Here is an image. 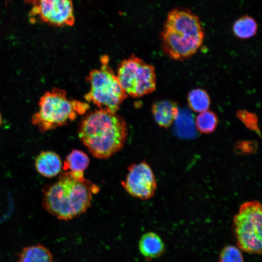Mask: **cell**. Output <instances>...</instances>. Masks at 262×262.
Here are the masks:
<instances>
[{"label":"cell","instance_id":"6da1fadb","mask_svg":"<svg viewBox=\"0 0 262 262\" xmlns=\"http://www.w3.org/2000/svg\"><path fill=\"white\" fill-rule=\"evenodd\" d=\"M98 186L84 177V172L66 171L45 191L44 208L59 219L69 220L84 213L91 206Z\"/></svg>","mask_w":262,"mask_h":262},{"label":"cell","instance_id":"7a4b0ae2","mask_svg":"<svg viewBox=\"0 0 262 262\" xmlns=\"http://www.w3.org/2000/svg\"><path fill=\"white\" fill-rule=\"evenodd\" d=\"M128 131L124 119L116 113L99 109L81 121L78 136L95 157L108 159L124 146Z\"/></svg>","mask_w":262,"mask_h":262},{"label":"cell","instance_id":"3957f363","mask_svg":"<svg viewBox=\"0 0 262 262\" xmlns=\"http://www.w3.org/2000/svg\"><path fill=\"white\" fill-rule=\"evenodd\" d=\"M160 36L164 54L173 60L182 61L197 52L205 32L196 14L187 8H175L168 13Z\"/></svg>","mask_w":262,"mask_h":262},{"label":"cell","instance_id":"277c9868","mask_svg":"<svg viewBox=\"0 0 262 262\" xmlns=\"http://www.w3.org/2000/svg\"><path fill=\"white\" fill-rule=\"evenodd\" d=\"M39 109L32 116V123L41 132L64 126L83 115L89 106L81 101L70 99L66 91L57 87L46 92L40 98Z\"/></svg>","mask_w":262,"mask_h":262},{"label":"cell","instance_id":"5b68a950","mask_svg":"<svg viewBox=\"0 0 262 262\" xmlns=\"http://www.w3.org/2000/svg\"><path fill=\"white\" fill-rule=\"evenodd\" d=\"M101 63L100 67L91 70L87 77L90 89L84 98L99 109L116 113L128 96L109 66L107 57H103Z\"/></svg>","mask_w":262,"mask_h":262},{"label":"cell","instance_id":"8992f818","mask_svg":"<svg viewBox=\"0 0 262 262\" xmlns=\"http://www.w3.org/2000/svg\"><path fill=\"white\" fill-rule=\"evenodd\" d=\"M262 206L257 201L243 203L233 219V228L237 245L245 252L262 253Z\"/></svg>","mask_w":262,"mask_h":262},{"label":"cell","instance_id":"52a82bcc","mask_svg":"<svg viewBox=\"0 0 262 262\" xmlns=\"http://www.w3.org/2000/svg\"><path fill=\"white\" fill-rule=\"evenodd\" d=\"M116 75L127 96L140 97L156 89V76L154 66L134 55L119 64Z\"/></svg>","mask_w":262,"mask_h":262},{"label":"cell","instance_id":"ba28073f","mask_svg":"<svg viewBox=\"0 0 262 262\" xmlns=\"http://www.w3.org/2000/svg\"><path fill=\"white\" fill-rule=\"evenodd\" d=\"M30 13L33 21L38 18L56 26H72L75 17L72 0H34Z\"/></svg>","mask_w":262,"mask_h":262},{"label":"cell","instance_id":"9c48e42d","mask_svg":"<svg viewBox=\"0 0 262 262\" xmlns=\"http://www.w3.org/2000/svg\"><path fill=\"white\" fill-rule=\"evenodd\" d=\"M121 184L126 191L133 197L147 200L152 197L157 184L153 171L146 161L132 164Z\"/></svg>","mask_w":262,"mask_h":262},{"label":"cell","instance_id":"30bf717a","mask_svg":"<svg viewBox=\"0 0 262 262\" xmlns=\"http://www.w3.org/2000/svg\"><path fill=\"white\" fill-rule=\"evenodd\" d=\"M151 112L156 123L164 129L170 127L179 114L177 103L169 99L154 102L152 106Z\"/></svg>","mask_w":262,"mask_h":262},{"label":"cell","instance_id":"8fae6325","mask_svg":"<svg viewBox=\"0 0 262 262\" xmlns=\"http://www.w3.org/2000/svg\"><path fill=\"white\" fill-rule=\"evenodd\" d=\"M35 166L39 174L47 178H52L60 173L62 163L61 158L55 152L44 151L37 157Z\"/></svg>","mask_w":262,"mask_h":262},{"label":"cell","instance_id":"7c38bea8","mask_svg":"<svg viewBox=\"0 0 262 262\" xmlns=\"http://www.w3.org/2000/svg\"><path fill=\"white\" fill-rule=\"evenodd\" d=\"M138 246L141 253L147 260L159 257L165 249L164 244L161 237L153 232L144 234L139 240Z\"/></svg>","mask_w":262,"mask_h":262},{"label":"cell","instance_id":"4fadbf2b","mask_svg":"<svg viewBox=\"0 0 262 262\" xmlns=\"http://www.w3.org/2000/svg\"><path fill=\"white\" fill-rule=\"evenodd\" d=\"M53 261L50 250L40 244L25 246L18 253V262H53Z\"/></svg>","mask_w":262,"mask_h":262},{"label":"cell","instance_id":"5bb4252c","mask_svg":"<svg viewBox=\"0 0 262 262\" xmlns=\"http://www.w3.org/2000/svg\"><path fill=\"white\" fill-rule=\"evenodd\" d=\"M258 26L256 20L252 16L244 15L235 21L232 25V32L237 38L247 39L255 36Z\"/></svg>","mask_w":262,"mask_h":262},{"label":"cell","instance_id":"9a60e30c","mask_svg":"<svg viewBox=\"0 0 262 262\" xmlns=\"http://www.w3.org/2000/svg\"><path fill=\"white\" fill-rule=\"evenodd\" d=\"M187 99L190 108L196 113L208 110L211 105V99L208 93L201 88L191 90L188 94Z\"/></svg>","mask_w":262,"mask_h":262},{"label":"cell","instance_id":"2e32d148","mask_svg":"<svg viewBox=\"0 0 262 262\" xmlns=\"http://www.w3.org/2000/svg\"><path fill=\"white\" fill-rule=\"evenodd\" d=\"M90 163L87 154L79 149H73L66 157L64 169L69 171L84 172Z\"/></svg>","mask_w":262,"mask_h":262},{"label":"cell","instance_id":"e0dca14e","mask_svg":"<svg viewBox=\"0 0 262 262\" xmlns=\"http://www.w3.org/2000/svg\"><path fill=\"white\" fill-rule=\"evenodd\" d=\"M218 123L217 115L209 110L199 113L195 120L197 130L201 133L210 134L214 132Z\"/></svg>","mask_w":262,"mask_h":262},{"label":"cell","instance_id":"ac0fdd59","mask_svg":"<svg viewBox=\"0 0 262 262\" xmlns=\"http://www.w3.org/2000/svg\"><path fill=\"white\" fill-rule=\"evenodd\" d=\"M236 116L247 128L261 135L258 118L255 114L245 110H239L236 113Z\"/></svg>","mask_w":262,"mask_h":262},{"label":"cell","instance_id":"d6986e66","mask_svg":"<svg viewBox=\"0 0 262 262\" xmlns=\"http://www.w3.org/2000/svg\"><path fill=\"white\" fill-rule=\"evenodd\" d=\"M219 262H244L243 256L239 248L232 245L225 246L220 252Z\"/></svg>","mask_w":262,"mask_h":262},{"label":"cell","instance_id":"ffe728a7","mask_svg":"<svg viewBox=\"0 0 262 262\" xmlns=\"http://www.w3.org/2000/svg\"><path fill=\"white\" fill-rule=\"evenodd\" d=\"M25 1L27 3H29L30 4H32V2L34 0H25Z\"/></svg>","mask_w":262,"mask_h":262},{"label":"cell","instance_id":"44dd1931","mask_svg":"<svg viewBox=\"0 0 262 262\" xmlns=\"http://www.w3.org/2000/svg\"><path fill=\"white\" fill-rule=\"evenodd\" d=\"M2 116H1V115L0 113V126H1V124H2Z\"/></svg>","mask_w":262,"mask_h":262},{"label":"cell","instance_id":"7402d4cb","mask_svg":"<svg viewBox=\"0 0 262 262\" xmlns=\"http://www.w3.org/2000/svg\"><path fill=\"white\" fill-rule=\"evenodd\" d=\"M10 0H5V1H6V2H8V1H10Z\"/></svg>","mask_w":262,"mask_h":262}]
</instances>
